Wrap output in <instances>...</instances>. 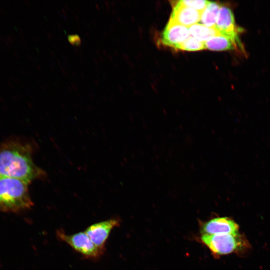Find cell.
<instances>
[{"label":"cell","instance_id":"1","mask_svg":"<svg viewBox=\"0 0 270 270\" xmlns=\"http://www.w3.org/2000/svg\"><path fill=\"white\" fill-rule=\"evenodd\" d=\"M30 144L10 139L0 145V176L20 180L30 184L46 178V174L34 162Z\"/></svg>","mask_w":270,"mask_h":270},{"label":"cell","instance_id":"2","mask_svg":"<svg viewBox=\"0 0 270 270\" xmlns=\"http://www.w3.org/2000/svg\"><path fill=\"white\" fill-rule=\"evenodd\" d=\"M30 184L16 178L0 176V212H18L30 208Z\"/></svg>","mask_w":270,"mask_h":270},{"label":"cell","instance_id":"3","mask_svg":"<svg viewBox=\"0 0 270 270\" xmlns=\"http://www.w3.org/2000/svg\"><path fill=\"white\" fill-rule=\"evenodd\" d=\"M201 240L216 256L242 252L250 248L245 237L239 233L222 235L202 234Z\"/></svg>","mask_w":270,"mask_h":270},{"label":"cell","instance_id":"4","mask_svg":"<svg viewBox=\"0 0 270 270\" xmlns=\"http://www.w3.org/2000/svg\"><path fill=\"white\" fill-rule=\"evenodd\" d=\"M56 236L60 240L87 259L98 260L105 252L96 246L85 232L68 234L62 230H58Z\"/></svg>","mask_w":270,"mask_h":270},{"label":"cell","instance_id":"5","mask_svg":"<svg viewBox=\"0 0 270 270\" xmlns=\"http://www.w3.org/2000/svg\"><path fill=\"white\" fill-rule=\"evenodd\" d=\"M214 28L221 35L232 39L236 45L241 46L239 34L242 29L236 26L234 14L229 8L221 6Z\"/></svg>","mask_w":270,"mask_h":270},{"label":"cell","instance_id":"6","mask_svg":"<svg viewBox=\"0 0 270 270\" xmlns=\"http://www.w3.org/2000/svg\"><path fill=\"white\" fill-rule=\"evenodd\" d=\"M120 224V220L112 218L90 226L85 232L96 247L105 252L106 244L111 232Z\"/></svg>","mask_w":270,"mask_h":270},{"label":"cell","instance_id":"7","mask_svg":"<svg viewBox=\"0 0 270 270\" xmlns=\"http://www.w3.org/2000/svg\"><path fill=\"white\" fill-rule=\"evenodd\" d=\"M239 226L233 220L227 217L213 218L202 224L203 234L222 235L239 233Z\"/></svg>","mask_w":270,"mask_h":270},{"label":"cell","instance_id":"8","mask_svg":"<svg viewBox=\"0 0 270 270\" xmlns=\"http://www.w3.org/2000/svg\"><path fill=\"white\" fill-rule=\"evenodd\" d=\"M190 36L189 28L170 20L162 32L161 41L163 44L174 48Z\"/></svg>","mask_w":270,"mask_h":270},{"label":"cell","instance_id":"9","mask_svg":"<svg viewBox=\"0 0 270 270\" xmlns=\"http://www.w3.org/2000/svg\"><path fill=\"white\" fill-rule=\"evenodd\" d=\"M202 13L184 6L176 2L173 7L170 20L178 24L190 28L197 24L201 19Z\"/></svg>","mask_w":270,"mask_h":270},{"label":"cell","instance_id":"10","mask_svg":"<svg viewBox=\"0 0 270 270\" xmlns=\"http://www.w3.org/2000/svg\"><path fill=\"white\" fill-rule=\"evenodd\" d=\"M204 44L206 49L216 52L233 50L237 46L232 39L222 35L213 37Z\"/></svg>","mask_w":270,"mask_h":270},{"label":"cell","instance_id":"11","mask_svg":"<svg viewBox=\"0 0 270 270\" xmlns=\"http://www.w3.org/2000/svg\"><path fill=\"white\" fill-rule=\"evenodd\" d=\"M190 36L196 40L205 42L209 39L221 35L216 28H208L197 24L189 28Z\"/></svg>","mask_w":270,"mask_h":270},{"label":"cell","instance_id":"12","mask_svg":"<svg viewBox=\"0 0 270 270\" xmlns=\"http://www.w3.org/2000/svg\"><path fill=\"white\" fill-rule=\"evenodd\" d=\"M221 6L216 2H210L202 14L200 22L208 28H214Z\"/></svg>","mask_w":270,"mask_h":270},{"label":"cell","instance_id":"13","mask_svg":"<svg viewBox=\"0 0 270 270\" xmlns=\"http://www.w3.org/2000/svg\"><path fill=\"white\" fill-rule=\"evenodd\" d=\"M174 48L188 52H196L206 49L204 42L190 36L186 40L176 46Z\"/></svg>","mask_w":270,"mask_h":270},{"label":"cell","instance_id":"14","mask_svg":"<svg viewBox=\"0 0 270 270\" xmlns=\"http://www.w3.org/2000/svg\"><path fill=\"white\" fill-rule=\"evenodd\" d=\"M178 2L180 4L194 9L202 14L206 9L210 2L204 0H181Z\"/></svg>","mask_w":270,"mask_h":270},{"label":"cell","instance_id":"15","mask_svg":"<svg viewBox=\"0 0 270 270\" xmlns=\"http://www.w3.org/2000/svg\"><path fill=\"white\" fill-rule=\"evenodd\" d=\"M69 40L70 41L74 44H78V42L80 41V40L78 38V36H70L69 37Z\"/></svg>","mask_w":270,"mask_h":270}]
</instances>
